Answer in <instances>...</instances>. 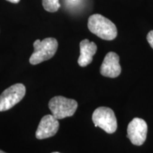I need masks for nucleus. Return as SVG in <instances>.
Wrapping results in <instances>:
<instances>
[{
	"mask_svg": "<svg viewBox=\"0 0 153 153\" xmlns=\"http://www.w3.org/2000/svg\"><path fill=\"white\" fill-rule=\"evenodd\" d=\"M79 48L80 55L78 59V64L81 67H86L92 62L93 56L97 53V46L94 42L85 39L80 42Z\"/></svg>",
	"mask_w": 153,
	"mask_h": 153,
	"instance_id": "obj_9",
	"label": "nucleus"
},
{
	"mask_svg": "<svg viewBox=\"0 0 153 153\" xmlns=\"http://www.w3.org/2000/svg\"><path fill=\"white\" fill-rule=\"evenodd\" d=\"M88 28L101 39L112 41L117 36V28L109 19L101 14H93L88 19Z\"/></svg>",
	"mask_w": 153,
	"mask_h": 153,
	"instance_id": "obj_1",
	"label": "nucleus"
},
{
	"mask_svg": "<svg viewBox=\"0 0 153 153\" xmlns=\"http://www.w3.org/2000/svg\"><path fill=\"white\" fill-rule=\"evenodd\" d=\"M58 119L53 115H45L41 118L37 131L36 132V137L38 140H43L54 136L58 131Z\"/></svg>",
	"mask_w": 153,
	"mask_h": 153,
	"instance_id": "obj_7",
	"label": "nucleus"
},
{
	"mask_svg": "<svg viewBox=\"0 0 153 153\" xmlns=\"http://www.w3.org/2000/svg\"><path fill=\"white\" fill-rule=\"evenodd\" d=\"M43 8L49 12H55L60 9V0H42Z\"/></svg>",
	"mask_w": 153,
	"mask_h": 153,
	"instance_id": "obj_10",
	"label": "nucleus"
},
{
	"mask_svg": "<svg viewBox=\"0 0 153 153\" xmlns=\"http://www.w3.org/2000/svg\"><path fill=\"white\" fill-rule=\"evenodd\" d=\"M147 41L150 44L152 48H153V30L149 32L148 36H147Z\"/></svg>",
	"mask_w": 153,
	"mask_h": 153,
	"instance_id": "obj_12",
	"label": "nucleus"
},
{
	"mask_svg": "<svg viewBox=\"0 0 153 153\" xmlns=\"http://www.w3.org/2000/svg\"><path fill=\"white\" fill-rule=\"evenodd\" d=\"M92 121L107 133H114L117 129V119L114 111L108 107H99L93 113Z\"/></svg>",
	"mask_w": 153,
	"mask_h": 153,
	"instance_id": "obj_4",
	"label": "nucleus"
},
{
	"mask_svg": "<svg viewBox=\"0 0 153 153\" xmlns=\"http://www.w3.org/2000/svg\"><path fill=\"white\" fill-rule=\"evenodd\" d=\"M148 133V125L142 118H135L127 128V137L133 145L140 146L145 143Z\"/></svg>",
	"mask_w": 153,
	"mask_h": 153,
	"instance_id": "obj_6",
	"label": "nucleus"
},
{
	"mask_svg": "<svg viewBox=\"0 0 153 153\" xmlns=\"http://www.w3.org/2000/svg\"><path fill=\"white\" fill-rule=\"evenodd\" d=\"M101 75L115 78L120 75L121 67L119 64V56L114 52H109L105 56L100 68Z\"/></svg>",
	"mask_w": 153,
	"mask_h": 153,
	"instance_id": "obj_8",
	"label": "nucleus"
},
{
	"mask_svg": "<svg viewBox=\"0 0 153 153\" xmlns=\"http://www.w3.org/2000/svg\"><path fill=\"white\" fill-rule=\"evenodd\" d=\"M65 5L70 9L76 8L82 2V0H65Z\"/></svg>",
	"mask_w": 153,
	"mask_h": 153,
	"instance_id": "obj_11",
	"label": "nucleus"
},
{
	"mask_svg": "<svg viewBox=\"0 0 153 153\" xmlns=\"http://www.w3.org/2000/svg\"><path fill=\"white\" fill-rule=\"evenodd\" d=\"M0 153H7V152H4V151H2V150H0Z\"/></svg>",
	"mask_w": 153,
	"mask_h": 153,
	"instance_id": "obj_14",
	"label": "nucleus"
},
{
	"mask_svg": "<svg viewBox=\"0 0 153 153\" xmlns=\"http://www.w3.org/2000/svg\"><path fill=\"white\" fill-rule=\"evenodd\" d=\"M48 106L53 116L57 119L60 120L73 116L77 108L78 104L74 99L57 96L50 100Z\"/></svg>",
	"mask_w": 153,
	"mask_h": 153,
	"instance_id": "obj_3",
	"label": "nucleus"
},
{
	"mask_svg": "<svg viewBox=\"0 0 153 153\" xmlns=\"http://www.w3.org/2000/svg\"><path fill=\"white\" fill-rule=\"evenodd\" d=\"M7 1H9L11 3H14V4H17L20 1V0H7Z\"/></svg>",
	"mask_w": 153,
	"mask_h": 153,
	"instance_id": "obj_13",
	"label": "nucleus"
},
{
	"mask_svg": "<svg viewBox=\"0 0 153 153\" xmlns=\"http://www.w3.org/2000/svg\"><path fill=\"white\" fill-rule=\"evenodd\" d=\"M52 153H60V152H52Z\"/></svg>",
	"mask_w": 153,
	"mask_h": 153,
	"instance_id": "obj_15",
	"label": "nucleus"
},
{
	"mask_svg": "<svg viewBox=\"0 0 153 153\" xmlns=\"http://www.w3.org/2000/svg\"><path fill=\"white\" fill-rule=\"evenodd\" d=\"M26 94V87L18 83L11 86L0 95V112L9 110L21 101Z\"/></svg>",
	"mask_w": 153,
	"mask_h": 153,
	"instance_id": "obj_5",
	"label": "nucleus"
},
{
	"mask_svg": "<svg viewBox=\"0 0 153 153\" xmlns=\"http://www.w3.org/2000/svg\"><path fill=\"white\" fill-rule=\"evenodd\" d=\"M58 43L54 38H47L43 41L36 40L33 43L34 51L30 57L29 62L31 65H38L50 60L56 53Z\"/></svg>",
	"mask_w": 153,
	"mask_h": 153,
	"instance_id": "obj_2",
	"label": "nucleus"
}]
</instances>
